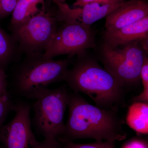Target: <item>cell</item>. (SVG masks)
<instances>
[{
  "label": "cell",
  "mask_w": 148,
  "mask_h": 148,
  "mask_svg": "<svg viewBox=\"0 0 148 148\" xmlns=\"http://www.w3.org/2000/svg\"><path fill=\"white\" fill-rule=\"evenodd\" d=\"M140 76L143 90L140 95L134 98V101L148 103V58L147 56L144 60Z\"/></svg>",
  "instance_id": "16"
},
{
  "label": "cell",
  "mask_w": 148,
  "mask_h": 148,
  "mask_svg": "<svg viewBox=\"0 0 148 148\" xmlns=\"http://www.w3.org/2000/svg\"><path fill=\"white\" fill-rule=\"evenodd\" d=\"M54 2H59L61 3H65V0H52Z\"/></svg>",
  "instance_id": "24"
},
{
  "label": "cell",
  "mask_w": 148,
  "mask_h": 148,
  "mask_svg": "<svg viewBox=\"0 0 148 148\" xmlns=\"http://www.w3.org/2000/svg\"><path fill=\"white\" fill-rule=\"evenodd\" d=\"M64 81L73 91L86 94L102 109L116 112L123 101L124 86L92 58L78 61L69 69Z\"/></svg>",
  "instance_id": "2"
},
{
  "label": "cell",
  "mask_w": 148,
  "mask_h": 148,
  "mask_svg": "<svg viewBox=\"0 0 148 148\" xmlns=\"http://www.w3.org/2000/svg\"><path fill=\"white\" fill-rule=\"evenodd\" d=\"M122 148H148L145 141L139 139H134L126 143Z\"/></svg>",
  "instance_id": "20"
},
{
  "label": "cell",
  "mask_w": 148,
  "mask_h": 148,
  "mask_svg": "<svg viewBox=\"0 0 148 148\" xmlns=\"http://www.w3.org/2000/svg\"><path fill=\"white\" fill-rule=\"evenodd\" d=\"M7 76L4 71L0 69V96L8 94Z\"/></svg>",
  "instance_id": "21"
},
{
  "label": "cell",
  "mask_w": 148,
  "mask_h": 148,
  "mask_svg": "<svg viewBox=\"0 0 148 148\" xmlns=\"http://www.w3.org/2000/svg\"><path fill=\"white\" fill-rule=\"evenodd\" d=\"M68 92L64 86L48 88L33 105V123L45 139L58 140L64 132Z\"/></svg>",
  "instance_id": "5"
},
{
  "label": "cell",
  "mask_w": 148,
  "mask_h": 148,
  "mask_svg": "<svg viewBox=\"0 0 148 148\" xmlns=\"http://www.w3.org/2000/svg\"><path fill=\"white\" fill-rule=\"evenodd\" d=\"M69 117L60 142L82 139L121 141L127 138L116 112L91 105L78 92H68Z\"/></svg>",
  "instance_id": "1"
},
{
  "label": "cell",
  "mask_w": 148,
  "mask_h": 148,
  "mask_svg": "<svg viewBox=\"0 0 148 148\" xmlns=\"http://www.w3.org/2000/svg\"><path fill=\"white\" fill-rule=\"evenodd\" d=\"M32 106L20 101L15 103V115L0 128V142L4 148H29L36 142L32 131L30 114Z\"/></svg>",
  "instance_id": "8"
},
{
  "label": "cell",
  "mask_w": 148,
  "mask_h": 148,
  "mask_svg": "<svg viewBox=\"0 0 148 148\" xmlns=\"http://www.w3.org/2000/svg\"><path fill=\"white\" fill-rule=\"evenodd\" d=\"M125 2V0H96V3L101 5H114Z\"/></svg>",
  "instance_id": "23"
},
{
  "label": "cell",
  "mask_w": 148,
  "mask_h": 148,
  "mask_svg": "<svg viewBox=\"0 0 148 148\" xmlns=\"http://www.w3.org/2000/svg\"><path fill=\"white\" fill-rule=\"evenodd\" d=\"M0 148H4L3 147H1L0 146Z\"/></svg>",
  "instance_id": "25"
},
{
  "label": "cell",
  "mask_w": 148,
  "mask_h": 148,
  "mask_svg": "<svg viewBox=\"0 0 148 148\" xmlns=\"http://www.w3.org/2000/svg\"><path fill=\"white\" fill-rule=\"evenodd\" d=\"M13 51V44L10 38L0 28V69L8 62Z\"/></svg>",
  "instance_id": "14"
},
{
  "label": "cell",
  "mask_w": 148,
  "mask_h": 148,
  "mask_svg": "<svg viewBox=\"0 0 148 148\" xmlns=\"http://www.w3.org/2000/svg\"><path fill=\"white\" fill-rule=\"evenodd\" d=\"M55 14L43 8L23 23L13 27L14 37L31 53L45 51L58 29Z\"/></svg>",
  "instance_id": "7"
},
{
  "label": "cell",
  "mask_w": 148,
  "mask_h": 148,
  "mask_svg": "<svg viewBox=\"0 0 148 148\" xmlns=\"http://www.w3.org/2000/svg\"><path fill=\"white\" fill-rule=\"evenodd\" d=\"M141 41L128 43L121 47L104 44L101 48V61L104 68L125 86L140 81V71L147 53Z\"/></svg>",
  "instance_id": "4"
},
{
  "label": "cell",
  "mask_w": 148,
  "mask_h": 148,
  "mask_svg": "<svg viewBox=\"0 0 148 148\" xmlns=\"http://www.w3.org/2000/svg\"><path fill=\"white\" fill-rule=\"evenodd\" d=\"M31 148H62L61 142L55 139H44L42 141H36Z\"/></svg>",
  "instance_id": "19"
},
{
  "label": "cell",
  "mask_w": 148,
  "mask_h": 148,
  "mask_svg": "<svg viewBox=\"0 0 148 148\" xmlns=\"http://www.w3.org/2000/svg\"><path fill=\"white\" fill-rule=\"evenodd\" d=\"M63 23L43 53L42 59H53L62 55H81L87 49L95 47V34L91 27L79 23Z\"/></svg>",
  "instance_id": "6"
},
{
  "label": "cell",
  "mask_w": 148,
  "mask_h": 148,
  "mask_svg": "<svg viewBox=\"0 0 148 148\" xmlns=\"http://www.w3.org/2000/svg\"><path fill=\"white\" fill-rule=\"evenodd\" d=\"M69 66L67 60L44 59L41 57L26 62L15 75L14 92L22 98L36 100L49 85L64 81Z\"/></svg>",
  "instance_id": "3"
},
{
  "label": "cell",
  "mask_w": 148,
  "mask_h": 148,
  "mask_svg": "<svg viewBox=\"0 0 148 148\" xmlns=\"http://www.w3.org/2000/svg\"><path fill=\"white\" fill-rule=\"evenodd\" d=\"M127 2L114 5H101L94 3L74 8H71L65 3L55 2L58 8L55 16L58 22L79 23L91 27L92 24L106 17L112 11L124 5Z\"/></svg>",
  "instance_id": "9"
},
{
  "label": "cell",
  "mask_w": 148,
  "mask_h": 148,
  "mask_svg": "<svg viewBox=\"0 0 148 148\" xmlns=\"http://www.w3.org/2000/svg\"><path fill=\"white\" fill-rule=\"evenodd\" d=\"M116 142L114 141H95L94 143L88 144H78L72 141L61 143L62 148H116Z\"/></svg>",
  "instance_id": "15"
},
{
  "label": "cell",
  "mask_w": 148,
  "mask_h": 148,
  "mask_svg": "<svg viewBox=\"0 0 148 148\" xmlns=\"http://www.w3.org/2000/svg\"><path fill=\"white\" fill-rule=\"evenodd\" d=\"M96 1V0H76L73 5L74 8L82 7L86 5L95 3Z\"/></svg>",
  "instance_id": "22"
},
{
  "label": "cell",
  "mask_w": 148,
  "mask_h": 148,
  "mask_svg": "<svg viewBox=\"0 0 148 148\" xmlns=\"http://www.w3.org/2000/svg\"><path fill=\"white\" fill-rule=\"evenodd\" d=\"M45 0H17L12 13L11 24L12 27L23 23L36 14L39 10V4L44 5Z\"/></svg>",
  "instance_id": "13"
},
{
  "label": "cell",
  "mask_w": 148,
  "mask_h": 148,
  "mask_svg": "<svg viewBox=\"0 0 148 148\" xmlns=\"http://www.w3.org/2000/svg\"><path fill=\"white\" fill-rule=\"evenodd\" d=\"M148 16V4L144 0H130L106 16V31L116 30Z\"/></svg>",
  "instance_id": "10"
},
{
  "label": "cell",
  "mask_w": 148,
  "mask_h": 148,
  "mask_svg": "<svg viewBox=\"0 0 148 148\" xmlns=\"http://www.w3.org/2000/svg\"><path fill=\"white\" fill-rule=\"evenodd\" d=\"M17 0H0V19L8 16L16 5Z\"/></svg>",
  "instance_id": "18"
},
{
  "label": "cell",
  "mask_w": 148,
  "mask_h": 148,
  "mask_svg": "<svg viewBox=\"0 0 148 148\" xmlns=\"http://www.w3.org/2000/svg\"><path fill=\"white\" fill-rule=\"evenodd\" d=\"M128 126L138 133H148V103L135 102L130 106L126 116Z\"/></svg>",
  "instance_id": "12"
},
{
  "label": "cell",
  "mask_w": 148,
  "mask_h": 148,
  "mask_svg": "<svg viewBox=\"0 0 148 148\" xmlns=\"http://www.w3.org/2000/svg\"><path fill=\"white\" fill-rule=\"evenodd\" d=\"M14 106L9 94L0 96V128L10 112L14 111Z\"/></svg>",
  "instance_id": "17"
},
{
  "label": "cell",
  "mask_w": 148,
  "mask_h": 148,
  "mask_svg": "<svg viewBox=\"0 0 148 148\" xmlns=\"http://www.w3.org/2000/svg\"><path fill=\"white\" fill-rule=\"evenodd\" d=\"M104 38V44L112 47L148 38V16L119 29L106 30Z\"/></svg>",
  "instance_id": "11"
}]
</instances>
